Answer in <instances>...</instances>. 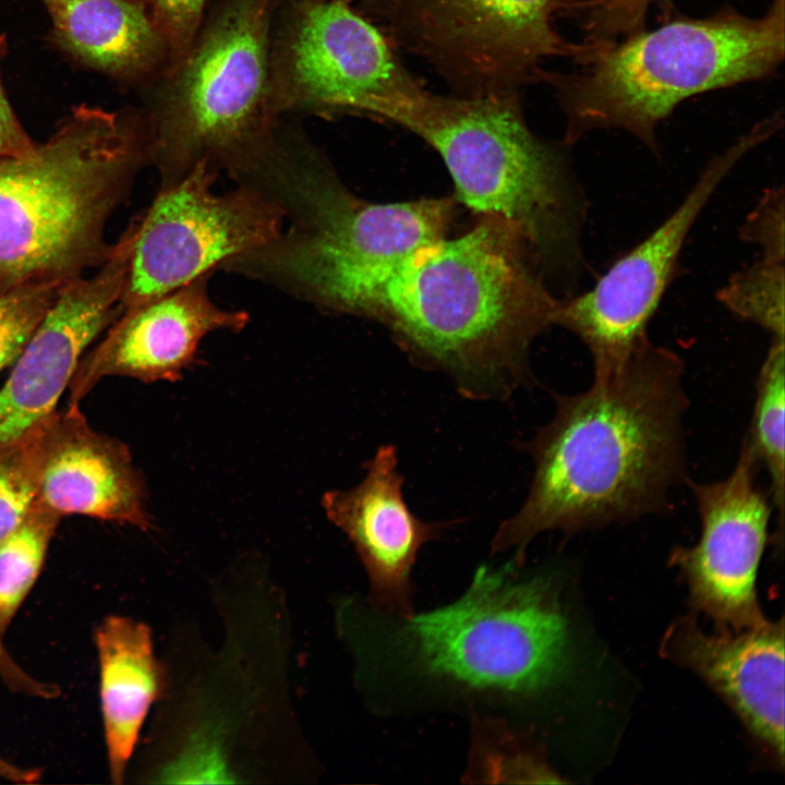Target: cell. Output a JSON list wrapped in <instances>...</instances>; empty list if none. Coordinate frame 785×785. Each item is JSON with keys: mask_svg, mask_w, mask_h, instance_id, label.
Wrapping results in <instances>:
<instances>
[{"mask_svg": "<svg viewBox=\"0 0 785 785\" xmlns=\"http://www.w3.org/2000/svg\"><path fill=\"white\" fill-rule=\"evenodd\" d=\"M552 421L524 445L534 472L519 510L503 521L492 553L660 512L684 478V362L644 341L618 369L576 395L555 394Z\"/></svg>", "mask_w": 785, "mask_h": 785, "instance_id": "6da1fadb", "label": "cell"}, {"mask_svg": "<svg viewBox=\"0 0 785 785\" xmlns=\"http://www.w3.org/2000/svg\"><path fill=\"white\" fill-rule=\"evenodd\" d=\"M558 301L523 232L485 215L410 256L386 289L379 322L461 396L502 401L531 384L529 349L553 325Z\"/></svg>", "mask_w": 785, "mask_h": 785, "instance_id": "7a4b0ae2", "label": "cell"}, {"mask_svg": "<svg viewBox=\"0 0 785 785\" xmlns=\"http://www.w3.org/2000/svg\"><path fill=\"white\" fill-rule=\"evenodd\" d=\"M232 179L275 202L289 225L221 270L325 311L377 321L390 281L413 253L446 237L455 210L451 198H359L318 147L281 123L265 150Z\"/></svg>", "mask_w": 785, "mask_h": 785, "instance_id": "3957f363", "label": "cell"}, {"mask_svg": "<svg viewBox=\"0 0 785 785\" xmlns=\"http://www.w3.org/2000/svg\"><path fill=\"white\" fill-rule=\"evenodd\" d=\"M148 165L145 114L85 105L32 152L0 158V293L102 265L106 224Z\"/></svg>", "mask_w": 785, "mask_h": 785, "instance_id": "277c9868", "label": "cell"}, {"mask_svg": "<svg viewBox=\"0 0 785 785\" xmlns=\"http://www.w3.org/2000/svg\"><path fill=\"white\" fill-rule=\"evenodd\" d=\"M784 1L773 0L761 17L733 9L704 19L675 17L652 31L592 45L576 72L544 70L540 82L556 89L566 116L564 142L620 129L657 154V125L678 104L775 72L784 58Z\"/></svg>", "mask_w": 785, "mask_h": 785, "instance_id": "5b68a950", "label": "cell"}, {"mask_svg": "<svg viewBox=\"0 0 785 785\" xmlns=\"http://www.w3.org/2000/svg\"><path fill=\"white\" fill-rule=\"evenodd\" d=\"M383 120L438 152L470 209L515 224L547 279L576 286L585 265L587 197L564 150L528 128L519 93L444 96L424 88Z\"/></svg>", "mask_w": 785, "mask_h": 785, "instance_id": "8992f818", "label": "cell"}, {"mask_svg": "<svg viewBox=\"0 0 785 785\" xmlns=\"http://www.w3.org/2000/svg\"><path fill=\"white\" fill-rule=\"evenodd\" d=\"M283 0H221L184 59L159 78L146 113L159 188L205 162L231 178L269 145L280 123L273 82L276 14Z\"/></svg>", "mask_w": 785, "mask_h": 785, "instance_id": "52a82bcc", "label": "cell"}, {"mask_svg": "<svg viewBox=\"0 0 785 785\" xmlns=\"http://www.w3.org/2000/svg\"><path fill=\"white\" fill-rule=\"evenodd\" d=\"M401 619L394 657L411 676L457 692L526 697L567 664V621L551 580L523 579L511 564L481 566L459 600Z\"/></svg>", "mask_w": 785, "mask_h": 785, "instance_id": "ba28073f", "label": "cell"}, {"mask_svg": "<svg viewBox=\"0 0 785 785\" xmlns=\"http://www.w3.org/2000/svg\"><path fill=\"white\" fill-rule=\"evenodd\" d=\"M579 0H386L369 11L396 45L425 59L460 96L519 93L552 57L589 48L554 26Z\"/></svg>", "mask_w": 785, "mask_h": 785, "instance_id": "9c48e42d", "label": "cell"}, {"mask_svg": "<svg viewBox=\"0 0 785 785\" xmlns=\"http://www.w3.org/2000/svg\"><path fill=\"white\" fill-rule=\"evenodd\" d=\"M274 35L278 110L382 119L424 89L389 35L334 0H292Z\"/></svg>", "mask_w": 785, "mask_h": 785, "instance_id": "30bf717a", "label": "cell"}, {"mask_svg": "<svg viewBox=\"0 0 785 785\" xmlns=\"http://www.w3.org/2000/svg\"><path fill=\"white\" fill-rule=\"evenodd\" d=\"M219 174L205 162L180 181L159 188L135 218L134 242L122 311L141 305L275 239L285 225L281 209L257 189L237 183L218 194Z\"/></svg>", "mask_w": 785, "mask_h": 785, "instance_id": "8fae6325", "label": "cell"}, {"mask_svg": "<svg viewBox=\"0 0 785 785\" xmlns=\"http://www.w3.org/2000/svg\"><path fill=\"white\" fill-rule=\"evenodd\" d=\"M770 135L757 123L712 157L660 226L620 255L590 289L558 301L553 324L582 341L594 374L618 369L649 339L648 326L674 278L690 230L738 162Z\"/></svg>", "mask_w": 785, "mask_h": 785, "instance_id": "7c38bea8", "label": "cell"}, {"mask_svg": "<svg viewBox=\"0 0 785 785\" xmlns=\"http://www.w3.org/2000/svg\"><path fill=\"white\" fill-rule=\"evenodd\" d=\"M759 469L742 440L728 476L708 483L688 481L700 518V538L696 545L679 547L671 557L685 576L698 609L734 630L768 621L757 600L756 578L772 508L757 483Z\"/></svg>", "mask_w": 785, "mask_h": 785, "instance_id": "4fadbf2b", "label": "cell"}, {"mask_svg": "<svg viewBox=\"0 0 785 785\" xmlns=\"http://www.w3.org/2000/svg\"><path fill=\"white\" fill-rule=\"evenodd\" d=\"M126 267L109 259L89 278L63 282L0 389V450L52 414L90 342L121 314Z\"/></svg>", "mask_w": 785, "mask_h": 785, "instance_id": "5bb4252c", "label": "cell"}, {"mask_svg": "<svg viewBox=\"0 0 785 785\" xmlns=\"http://www.w3.org/2000/svg\"><path fill=\"white\" fill-rule=\"evenodd\" d=\"M210 276L122 311L106 338L77 366L71 381L72 407L106 376L176 382L197 361L198 347L208 334L243 330L249 313L219 306L209 295Z\"/></svg>", "mask_w": 785, "mask_h": 785, "instance_id": "9a60e30c", "label": "cell"}, {"mask_svg": "<svg viewBox=\"0 0 785 785\" xmlns=\"http://www.w3.org/2000/svg\"><path fill=\"white\" fill-rule=\"evenodd\" d=\"M403 481L396 446L383 445L365 463L358 485L322 498L327 518L348 536L365 568L371 602L398 617L414 614L410 578L419 550L446 527L411 512Z\"/></svg>", "mask_w": 785, "mask_h": 785, "instance_id": "2e32d148", "label": "cell"}, {"mask_svg": "<svg viewBox=\"0 0 785 785\" xmlns=\"http://www.w3.org/2000/svg\"><path fill=\"white\" fill-rule=\"evenodd\" d=\"M145 487L128 448L89 428L76 407L46 422L37 500L58 515H83L144 531Z\"/></svg>", "mask_w": 785, "mask_h": 785, "instance_id": "e0dca14e", "label": "cell"}, {"mask_svg": "<svg viewBox=\"0 0 785 785\" xmlns=\"http://www.w3.org/2000/svg\"><path fill=\"white\" fill-rule=\"evenodd\" d=\"M734 631L710 635L681 619L665 635L663 653L703 677L783 761V621Z\"/></svg>", "mask_w": 785, "mask_h": 785, "instance_id": "ac0fdd59", "label": "cell"}, {"mask_svg": "<svg viewBox=\"0 0 785 785\" xmlns=\"http://www.w3.org/2000/svg\"><path fill=\"white\" fill-rule=\"evenodd\" d=\"M52 41L77 62L125 82L160 77L167 44L145 0H41Z\"/></svg>", "mask_w": 785, "mask_h": 785, "instance_id": "d6986e66", "label": "cell"}, {"mask_svg": "<svg viewBox=\"0 0 785 785\" xmlns=\"http://www.w3.org/2000/svg\"><path fill=\"white\" fill-rule=\"evenodd\" d=\"M99 693L109 774L121 784L150 705L164 689L150 629L111 615L96 630Z\"/></svg>", "mask_w": 785, "mask_h": 785, "instance_id": "ffe728a7", "label": "cell"}, {"mask_svg": "<svg viewBox=\"0 0 785 785\" xmlns=\"http://www.w3.org/2000/svg\"><path fill=\"white\" fill-rule=\"evenodd\" d=\"M784 339H772L757 381L756 400L748 435L744 438L770 480V499L782 533L785 491Z\"/></svg>", "mask_w": 785, "mask_h": 785, "instance_id": "44dd1931", "label": "cell"}, {"mask_svg": "<svg viewBox=\"0 0 785 785\" xmlns=\"http://www.w3.org/2000/svg\"><path fill=\"white\" fill-rule=\"evenodd\" d=\"M59 516L38 500L23 522L0 543V632L35 584Z\"/></svg>", "mask_w": 785, "mask_h": 785, "instance_id": "7402d4cb", "label": "cell"}, {"mask_svg": "<svg viewBox=\"0 0 785 785\" xmlns=\"http://www.w3.org/2000/svg\"><path fill=\"white\" fill-rule=\"evenodd\" d=\"M716 299L736 316L760 326L772 339H784V261L760 257L732 275L717 290Z\"/></svg>", "mask_w": 785, "mask_h": 785, "instance_id": "603a6c76", "label": "cell"}, {"mask_svg": "<svg viewBox=\"0 0 785 785\" xmlns=\"http://www.w3.org/2000/svg\"><path fill=\"white\" fill-rule=\"evenodd\" d=\"M46 422L0 450V543L23 522L37 500Z\"/></svg>", "mask_w": 785, "mask_h": 785, "instance_id": "cb8c5ba5", "label": "cell"}, {"mask_svg": "<svg viewBox=\"0 0 785 785\" xmlns=\"http://www.w3.org/2000/svg\"><path fill=\"white\" fill-rule=\"evenodd\" d=\"M62 283L32 282L0 293V371L21 354Z\"/></svg>", "mask_w": 785, "mask_h": 785, "instance_id": "d4e9b609", "label": "cell"}, {"mask_svg": "<svg viewBox=\"0 0 785 785\" xmlns=\"http://www.w3.org/2000/svg\"><path fill=\"white\" fill-rule=\"evenodd\" d=\"M206 1L145 0L167 44L169 61L165 73L176 68L192 47L202 26Z\"/></svg>", "mask_w": 785, "mask_h": 785, "instance_id": "484cf974", "label": "cell"}, {"mask_svg": "<svg viewBox=\"0 0 785 785\" xmlns=\"http://www.w3.org/2000/svg\"><path fill=\"white\" fill-rule=\"evenodd\" d=\"M662 0H584L580 13L587 37L602 43L643 29L649 7Z\"/></svg>", "mask_w": 785, "mask_h": 785, "instance_id": "4316f807", "label": "cell"}, {"mask_svg": "<svg viewBox=\"0 0 785 785\" xmlns=\"http://www.w3.org/2000/svg\"><path fill=\"white\" fill-rule=\"evenodd\" d=\"M783 185L768 188L739 228L742 241L757 245L761 257L785 259Z\"/></svg>", "mask_w": 785, "mask_h": 785, "instance_id": "83f0119b", "label": "cell"}, {"mask_svg": "<svg viewBox=\"0 0 785 785\" xmlns=\"http://www.w3.org/2000/svg\"><path fill=\"white\" fill-rule=\"evenodd\" d=\"M7 53L8 40L0 34V158L27 154L36 145L15 116L2 85L1 62Z\"/></svg>", "mask_w": 785, "mask_h": 785, "instance_id": "f1b7e54d", "label": "cell"}, {"mask_svg": "<svg viewBox=\"0 0 785 785\" xmlns=\"http://www.w3.org/2000/svg\"><path fill=\"white\" fill-rule=\"evenodd\" d=\"M0 678L14 692L31 697L55 698L60 692L55 685L41 683L29 676L11 656L0 632Z\"/></svg>", "mask_w": 785, "mask_h": 785, "instance_id": "f546056e", "label": "cell"}, {"mask_svg": "<svg viewBox=\"0 0 785 785\" xmlns=\"http://www.w3.org/2000/svg\"><path fill=\"white\" fill-rule=\"evenodd\" d=\"M41 776L38 769L23 768L0 757V777L14 783H34Z\"/></svg>", "mask_w": 785, "mask_h": 785, "instance_id": "4dcf8cb0", "label": "cell"}, {"mask_svg": "<svg viewBox=\"0 0 785 785\" xmlns=\"http://www.w3.org/2000/svg\"><path fill=\"white\" fill-rule=\"evenodd\" d=\"M334 1H341V2H345V3L351 4L354 0H334ZM360 1H361L362 4L369 10V9H371L372 7H374V5H376V4H379V3H382V2H384V1H386V0H360Z\"/></svg>", "mask_w": 785, "mask_h": 785, "instance_id": "1f68e13d", "label": "cell"}]
</instances>
